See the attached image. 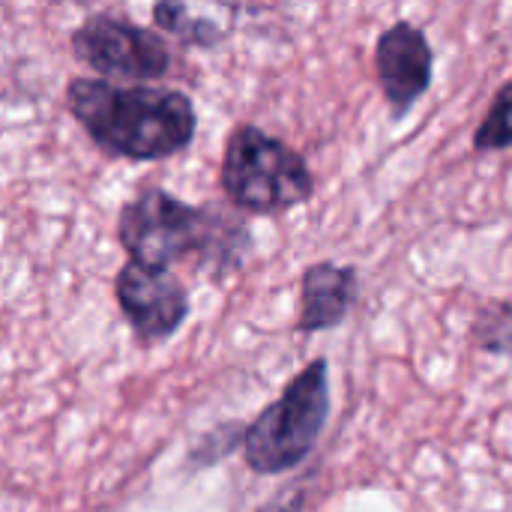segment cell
I'll use <instances>...</instances> for the list:
<instances>
[{"label":"cell","mask_w":512,"mask_h":512,"mask_svg":"<svg viewBox=\"0 0 512 512\" xmlns=\"http://www.w3.org/2000/svg\"><path fill=\"white\" fill-rule=\"evenodd\" d=\"M69 111L111 156L150 162L180 153L195 135V105L180 90L117 87L99 78H72Z\"/></svg>","instance_id":"obj_1"},{"label":"cell","mask_w":512,"mask_h":512,"mask_svg":"<svg viewBox=\"0 0 512 512\" xmlns=\"http://www.w3.org/2000/svg\"><path fill=\"white\" fill-rule=\"evenodd\" d=\"M117 237L129 261L162 270L180 258H198L210 276H225L240 267L249 252V231L213 207H192L162 189H141L123 204Z\"/></svg>","instance_id":"obj_2"},{"label":"cell","mask_w":512,"mask_h":512,"mask_svg":"<svg viewBox=\"0 0 512 512\" xmlns=\"http://www.w3.org/2000/svg\"><path fill=\"white\" fill-rule=\"evenodd\" d=\"M330 414L327 360L309 363L285 393L246 429L243 456L255 474L273 477L297 468L315 447Z\"/></svg>","instance_id":"obj_3"},{"label":"cell","mask_w":512,"mask_h":512,"mask_svg":"<svg viewBox=\"0 0 512 512\" xmlns=\"http://www.w3.org/2000/svg\"><path fill=\"white\" fill-rule=\"evenodd\" d=\"M222 189L249 213H282L312 198L306 159L258 126H237L225 141Z\"/></svg>","instance_id":"obj_4"},{"label":"cell","mask_w":512,"mask_h":512,"mask_svg":"<svg viewBox=\"0 0 512 512\" xmlns=\"http://www.w3.org/2000/svg\"><path fill=\"white\" fill-rule=\"evenodd\" d=\"M69 42L72 54L102 75L159 78L171 66V51L153 30L114 15H90Z\"/></svg>","instance_id":"obj_5"},{"label":"cell","mask_w":512,"mask_h":512,"mask_svg":"<svg viewBox=\"0 0 512 512\" xmlns=\"http://www.w3.org/2000/svg\"><path fill=\"white\" fill-rule=\"evenodd\" d=\"M117 303L132 324L135 336L147 345L168 339L189 315V294L171 273L141 267L135 261L123 264L114 279Z\"/></svg>","instance_id":"obj_6"},{"label":"cell","mask_w":512,"mask_h":512,"mask_svg":"<svg viewBox=\"0 0 512 512\" xmlns=\"http://www.w3.org/2000/svg\"><path fill=\"white\" fill-rule=\"evenodd\" d=\"M435 54L420 27L408 21H396L390 30L378 36L375 45V69L381 90L390 102L393 117H402L432 84Z\"/></svg>","instance_id":"obj_7"},{"label":"cell","mask_w":512,"mask_h":512,"mask_svg":"<svg viewBox=\"0 0 512 512\" xmlns=\"http://www.w3.org/2000/svg\"><path fill=\"white\" fill-rule=\"evenodd\" d=\"M357 297V270L333 261L312 264L303 273L300 291V330L321 333L342 324Z\"/></svg>","instance_id":"obj_8"},{"label":"cell","mask_w":512,"mask_h":512,"mask_svg":"<svg viewBox=\"0 0 512 512\" xmlns=\"http://www.w3.org/2000/svg\"><path fill=\"white\" fill-rule=\"evenodd\" d=\"M474 339L489 354L512 357V306L510 303H489L477 312Z\"/></svg>","instance_id":"obj_9"},{"label":"cell","mask_w":512,"mask_h":512,"mask_svg":"<svg viewBox=\"0 0 512 512\" xmlns=\"http://www.w3.org/2000/svg\"><path fill=\"white\" fill-rule=\"evenodd\" d=\"M512 144V78L501 87L495 96L486 120L474 132V147L477 150H504Z\"/></svg>","instance_id":"obj_10"},{"label":"cell","mask_w":512,"mask_h":512,"mask_svg":"<svg viewBox=\"0 0 512 512\" xmlns=\"http://www.w3.org/2000/svg\"><path fill=\"white\" fill-rule=\"evenodd\" d=\"M153 18L162 30H171L174 36L195 42V45H213L216 39H222V30H216L213 21H189V6L180 3H159L153 6Z\"/></svg>","instance_id":"obj_11"},{"label":"cell","mask_w":512,"mask_h":512,"mask_svg":"<svg viewBox=\"0 0 512 512\" xmlns=\"http://www.w3.org/2000/svg\"><path fill=\"white\" fill-rule=\"evenodd\" d=\"M243 438H246V429H237V426L213 429V432H207V435L198 441V447H195L189 456H192V462L210 465V462H216V459H225Z\"/></svg>","instance_id":"obj_12"},{"label":"cell","mask_w":512,"mask_h":512,"mask_svg":"<svg viewBox=\"0 0 512 512\" xmlns=\"http://www.w3.org/2000/svg\"><path fill=\"white\" fill-rule=\"evenodd\" d=\"M303 492H294V495H285V498H279V501H273V504H267V507H261V510L255 512H303Z\"/></svg>","instance_id":"obj_13"}]
</instances>
